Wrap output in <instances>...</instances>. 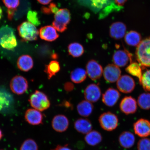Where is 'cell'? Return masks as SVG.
<instances>
[{
	"mask_svg": "<svg viewBox=\"0 0 150 150\" xmlns=\"http://www.w3.org/2000/svg\"><path fill=\"white\" fill-rule=\"evenodd\" d=\"M0 45L9 50L13 49L17 46V41L13 28L7 25L0 28Z\"/></svg>",
	"mask_w": 150,
	"mask_h": 150,
	"instance_id": "1",
	"label": "cell"
},
{
	"mask_svg": "<svg viewBox=\"0 0 150 150\" xmlns=\"http://www.w3.org/2000/svg\"><path fill=\"white\" fill-rule=\"evenodd\" d=\"M135 54L137 60L142 66L150 67V37L141 41L137 46Z\"/></svg>",
	"mask_w": 150,
	"mask_h": 150,
	"instance_id": "2",
	"label": "cell"
},
{
	"mask_svg": "<svg viewBox=\"0 0 150 150\" xmlns=\"http://www.w3.org/2000/svg\"><path fill=\"white\" fill-rule=\"evenodd\" d=\"M29 102L33 108L40 111L48 109L50 106V100L47 96L38 91H36L32 94Z\"/></svg>",
	"mask_w": 150,
	"mask_h": 150,
	"instance_id": "3",
	"label": "cell"
},
{
	"mask_svg": "<svg viewBox=\"0 0 150 150\" xmlns=\"http://www.w3.org/2000/svg\"><path fill=\"white\" fill-rule=\"evenodd\" d=\"M19 35L24 41L37 40L39 31L35 25L29 22H24L18 28Z\"/></svg>",
	"mask_w": 150,
	"mask_h": 150,
	"instance_id": "4",
	"label": "cell"
},
{
	"mask_svg": "<svg viewBox=\"0 0 150 150\" xmlns=\"http://www.w3.org/2000/svg\"><path fill=\"white\" fill-rule=\"evenodd\" d=\"M100 126L105 130L113 131L117 128L119 123V119L115 114L110 112H104L99 117Z\"/></svg>",
	"mask_w": 150,
	"mask_h": 150,
	"instance_id": "5",
	"label": "cell"
},
{
	"mask_svg": "<svg viewBox=\"0 0 150 150\" xmlns=\"http://www.w3.org/2000/svg\"><path fill=\"white\" fill-rule=\"evenodd\" d=\"M10 87L13 93L17 95H22L25 93L28 89V82L24 77L16 76L11 80Z\"/></svg>",
	"mask_w": 150,
	"mask_h": 150,
	"instance_id": "6",
	"label": "cell"
},
{
	"mask_svg": "<svg viewBox=\"0 0 150 150\" xmlns=\"http://www.w3.org/2000/svg\"><path fill=\"white\" fill-rule=\"evenodd\" d=\"M132 55L128 50L124 49L116 51L112 56V61L114 64L119 67H123L131 63Z\"/></svg>",
	"mask_w": 150,
	"mask_h": 150,
	"instance_id": "7",
	"label": "cell"
},
{
	"mask_svg": "<svg viewBox=\"0 0 150 150\" xmlns=\"http://www.w3.org/2000/svg\"><path fill=\"white\" fill-rule=\"evenodd\" d=\"M117 87L121 92L128 93L134 91L136 84L134 80L130 76L124 75L117 81Z\"/></svg>",
	"mask_w": 150,
	"mask_h": 150,
	"instance_id": "8",
	"label": "cell"
},
{
	"mask_svg": "<svg viewBox=\"0 0 150 150\" xmlns=\"http://www.w3.org/2000/svg\"><path fill=\"white\" fill-rule=\"evenodd\" d=\"M86 72L92 80L96 81L99 79L102 76L103 67L95 60H90L86 66Z\"/></svg>",
	"mask_w": 150,
	"mask_h": 150,
	"instance_id": "9",
	"label": "cell"
},
{
	"mask_svg": "<svg viewBox=\"0 0 150 150\" xmlns=\"http://www.w3.org/2000/svg\"><path fill=\"white\" fill-rule=\"evenodd\" d=\"M103 72L105 80L108 83H112L119 79L121 76V71L117 66L109 64L105 67Z\"/></svg>",
	"mask_w": 150,
	"mask_h": 150,
	"instance_id": "10",
	"label": "cell"
},
{
	"mask_svg": "<svg viewBox=\"0 0 150 150\" xmlns=\"http://www.w3.org/2000/svg\"><path fill=\"white\" fill-rule=\"evenodd\" d=\"M133 127L135 134L140 137H146L150 135V121L149 120H138L134 124Z\"/></svg>",
	"mask_w": 150,
	"mask_h": 150,
	"instance_id": "11",
	"label": "cell"
},
{
	"mask_svg": "<svg viewBox=\"0 0 150 150\" xmlns=\"http://www.w3.org/2000/svg\"><path fill=\"white\" fill-rule=\"evenodd\" d=\"M120 108L126 115L135 113L137 109L136 99L131 96L125 97L120 103Z\"/></svg>",
	"mask_w": 150,
	"mask_h": 150,
	"instance_id": "12",
	"label": "cell"
},
{
	"mask_svg": "<svg viewBox=\"0 0 150 150\" xmlns=\"http://www.w3.org/2000/svg\"><path fill=\"white\" fill-rule=\"evenodd\" d=\"M52 126L56 132L62 133L68 129L69 121L68 118L63 114H58L54 116L52 121Z\"/></svg>",
	"mask_w": 150,
	"mask_h": 150,
	"instance_id": "13",
	"label": "cell"
},
{
	"mask_svg": "<svg viewBox=\"0 0 150 150\" xmlns=\"http://www.w3.org/2000/svg\"><path fill=\"white\" fill-rule=\"evenodd\" d=\"M101 94L100 88L97 84L94 83L89 84L84 91V96L86 100L92 103L98 101L100 98Z\"/></svg>",
	"mask_w": 150,
	"mask_h": 150,
	"instance_id": "14",
	"label": "cell"
},
{
	"mask_svg": "<svg viewBox=\"0 0 150 150\" xmlns=\"http://www.w3.org/2000/svg\"><path fill=\"white\" fill-rule=\"evenodd\" d=\"M120 96V93L117 90L109 88L103 95L102 100L106 106L112 107L117 104Z\"/></svg>",
	"mask_w": 150,
	"mask_h": 150,
	"instance_id": "15",
	"label": "cell"
},
{
	"mask_svg": "<svg viewBox=\"0 0 150 150\" xmlns=\"http://www.w3.org/2000/svg\"><path fill=\"white\" fill-rule=\"evenodd\" d=\"M25 118L28 123L33 125L42 124L44 119L42 114L40 111L32 108L29 109L26 111Z\"/></svg>",
	"mask_w": 150,
	"mask_h": 150,
	"instance_id": "16",
	"label": "cell"
},
{
	"mask_svg": "<svg viewBox=\"0 0 150 150\" xmlns=\"http://www.w3.org/2000/svg\"><path fill=\"white\" fill-rule=\"evenodd\" d=\"M127 30L125 24L121 22H116L112 24L110 29V35L112 38L119 40L125 36Z\"/></svg>",
	"mask_w": 150,
	"mask_h": 150,
	"instance_id": "17",
	"label": "cell"
},
{
	"mask_svg": "<svg viewBox=\"0 0 150 150\" xmlns=\"http://www.w3.org/2000/svg\"><path fill=\"white\" fill-rule=\"evenodd\" d=\"M39 33L41 39L49 42L55 40L59 36L55 28L50 25L41 28Z\"/></svg>",
	"mask_w": 150,
	"mask_h": 150,
	"instance_id": "18",
	"label": "cell"
},
{
	"mask_svg": "<svg viewBox=\"0 0 150 150\" xmlns=\"http://www.w3.org/2000/svg\"><path fill=\"white\" fill-rule=\"evenodd\" d=\"M74 126L76 130L82 134H87L93 129V125L89 119L79 118L75 121Z\"/></svg>",
	"mask_w": 150,
	"mask_h": 150,
	"instance_id": "19",
	"label": "cell"
},
{
	"mask_svg": "<svg viewBox=\"0 0 150 150\" xmlns=\"http://www.w3.org/2000/svg\"><path fill=\"white\" fill-rule=\"evenodd\" d=\"M119 142L121 147L125 149H129L134 145L135 137L130 131H124L119 137Z\"/></svg>",
	"mask_w": 150,
	"mask_h": 150,
	"instance_id": "20",
	"label": "cell"
},
{
	"mask_svg": "<svg viewBox=\"0 0 150 150\" xmlns=\"http://www.w3.org/2000/svg\"><path fill=\"white\" fill-rule=\"evenodd\" d=\"M76 108L78 114L80 116L82 117H88L92 113L94 106L91 102L89 101L82 100L79 103Z\"/></svg>",
	"mask_w": 150,
	"mask_h": 150,
	"instance_id": "21",
	"label": "cell"
},
{
	"mask_svg": "<svg viewBox=\"0 0 150 150\" xmlns=\"http://www.w3.org/2000/svg\"><path fill=\"white\" fill-rule=\"evenodd\" d=\"M17 66L20 70L24 72H28L33 67V61L32 58L28 55L20 56L18 60Z\"/></svg>",
	"mask_w": 150,
	"mask_h": 150,
	"instance_id": "22",
	"label": "cell"
},
{
	"mask_svg": "<svg viewBox=\"0 0 150 150\" xmlns=\"http://www.w3.org/2000/svg\"><path fill=\"white\" fill-rule=\"evenodd\" d=\"M84 139L88 145L94 146L98 145L102 142L103 137L99 131L94 130L86 134Z\"/></svg>",
	"mask_w": 150,
	"mask_h": 150,
	"instance_id": "23",
	"label": "cell"
},
{
	"mask_svg": "<svg viewBox=\"0 0 150 150\" xmlns=\"http://www.w3.org/2000/svg\"><path fill=\"white\" fill-rule=\"evenodd\" d=\"M141 35L139 33L136 31H129L125 35V42L129 46H137L141 42Z\"/></svg>",
	"mask_w": 150,
	"mask_h": 150,
	"instance_id": "24",
	"label": "cell"
},
{
	"mask_svg": "<svg viewBox=\"0 0 150 150\" xmlns=\"http://www.w3.org/2000/svg\"><path fill=\"white\" fill-rule=\"evenodd\" d=\"M13 101L11 94L7 91L0 90V111L9 108L12 104Z\"/></svg>",
	"mask_w": 150,
	"mask_h": 150,
	"instance_id": "25",
	"label": "cell"
},
{
	"mask_svg": "<svg viewBox=\"0 0 150 150\" xmlns=\"http://www.w3.org/2000/svg\"><path fill=\"white\" fill-rule=\"evenodd\" d=\"M54 18L56 21L67 25L70 21V11L67 8L60 9L55 14Z\"/></svg>",
	"mask_w": 150,
	"mask_h": 150,
	"instance_id": "26",
	"label": "cell"
},
{
	"mask_svg": "<svg viewBox=\"0 0 150 150\" xmlns=\"http://www.w3.org/2000/svg\"><path fill=\"white\" fill-rule=\"evenodd\" d=\"M87 73L84 69L76 68L71 72L70 74L71 79L76 83H82L87 78Z\"/></svg>",
	"mask_w": 150,
	"mask_h": 150,
	"instance_id": "27",
	"label": "cell"
},
{
	"mask_svg": "<svg viewBox=\"0 0 150 150\" xmlns=\"http://www.w3.org/2000/svg\"><path fill=\"white\" fill-rule=\"evenodd\" d=\"M67 49L69 55L74 58L80 57L84 52L83 46L78 42L71 43L69 45Z\"/></svg>",
	"mask_w": 150,
	"mask_h": 150,
	"instance_id": "28",
	"label": "cell"
},
{
	"mask_svg": "<svg viewBox=\"0 0 150 150\" xmlns=\"http://www.w3.org/2000/svg\"><path fill=\"white\" fill-rule=\"evenodd\" d=\"M60 69V65L59 62L54 60L46 65L45 72L47 75L48 79H50L59 72Z\"/></svg>",
	"mask_w": 150,
	"mask_h": 150,
	"instance_id": "29",
	"label": "cell"
},
{
	"mask_svg": "<svg viewBox=\"0 0 150 150\" xmlns=\"http://www.w3.org/2000/svg\"><path fill=\"white\" fill-rule=\"evenodd\" d=\"M141 66L139 63L137 62L131 63L125 69V71L128 74L137 78L140 82L142 75Z\"/></svg>",
	"mask_w": 150,
	"mask_h": 150,
	"instance_id": "30",
	"label": "cell"
},
{
	"mask_svg": "<svg viewBox=\"0 0 150 150\" xmlns=\"http://www.w3.org/2000/svg\"><path fill=\"white\" fill-rule=\"evenodd\" d=\"M138 104L142 109H150V93H144L140 94L138 97Z\"/></svg>",
	"mask_w": 150,
	"mask_h": 150,
	"instance_id": "31",
	"label": "cell"
},
{
	"mask_svg": "<svg viewBox=\"0 0 150 150\" xmlns=\"http://www.w3.org/2000/svg\"><path fill=\"white\" fill-rule=\"evenodd\" d=\"M139 83L145 91H150V70L146 71L142 74Z\"/></svg>",
	"mask_w": 150,
	"mask_h": 150,
	"instance_id": "32",
	"label": "cell"
},
{
	"mask_svg": "<svg viewBox=\"0 0 150 150\" xmlns=\"http://www.w3.org/2000/svg\"><path fill=\"white\" fill-rule=\"evenodd\" d=\"M20 150H38V146L34 140L29 139L22 143Z\"/></svg>",
	"mask_w": 150,
	"mask_h": 150,
	"instance_id": "33",
	"label": "cell"
},
{
	"mask_svg": "<svg viewBox=\"0 0 150 150\" xmlns=\"http://www.w3.org/2000/svg\"><path fill=\"white\" fill-rule=\"evenodd\" d=\"M27 18L28 22L35 26H38L40 24L38 16L37 13L36 11L32 10H29L28 11L27 15Z\"/></svg>",
	"mask_w": 150,
	"mask_h": 150,
	"instance_id": "34",
	"label": "cell"
},
{
	"mask_svg": "<svg viewBox=\"0 0 150 150\" xmlns=\"http://www.w3.org/2000/svg\"><path fill=\"white\" fill-rule=\"evenodd\" d=\"M7 10L16 11L20 4V0H3Z\"/></svg>",
	"mask_w": 150,
	"mask_h": 150,
	"instance_id": "35",
	"label": "cell"
},
{
	"mask_svg": "<svg viewBox=\"0 0 150 150\" xmlns=\"http://www.w3.org/2000/svg\"><path fill=\"white\" fill-rule=\"evenodd\" d=\"M138 150H150V139L142 138L138 142Z\"/></svg>",
	"mask_w": 150,
	"mask_h": 150,
	"instance_id": "36",
	"label": "cell"
},
{
	"mask_svg": "<svg viewBox=\"0 0 150 150\" xmlns=\"http://www.w3.org/2000/svg\"><path fill=\"white\" fill-rule=\"evenodd\" d=\"M91 5L97 9L102 8L108 4L109 0H91Z\"/></svg>",
	"mask_w": 150,
	"mask_h": 150,
	"instance_id": "37",
	"label": "cell"
},
{
	"mask_svg": "<svg viewBox=\"0 0 150 150\" xmlns=\"http://www.w3.org/2000/svg\"><path fill=\"white\" fill-rule=\"evenodd\" d=\"M52 25L55 29L59 32H63L67 29V25L59 23L55 20L52 22Z\"/></svg>",
	"mask_w": 150,
	"mask_h": 150,
	"instance_id": "38",
	"label": "cell"
},
{
	"mask_svg": "<svg viewBox=\"0 0 150 150\" xmlns=\"http://www.w3.org/2000/svg\"><path fill=\"white\" fill-rule=\"evenodd\" d=\"M64 89L67 92H71L74 90V84L71 82H66L64 84Z\"/></svg>",
	"mask_w": 150,
	"mask_h": 150,
	"instance_id": "39",
	"label": "cell"
},
{
	"mask_svg": "<svg viewBox=\"0 0 150 150\" xmlns=\"http://www.w3.org/2000/svg\"><path fill=\"white\" fill-rule=\"evenodd\" d=\"M50 150H72L68 147V145L67 144L64 146L58 145L56 147Z\"/></svg>",
	"mask_w": 150,
	"mask_h": 150,
	"instance_id": "40",
	"label": "cell"
},
{
	"mask_svg": "<svg viewBox=\"0 0 150 150\" xmlns=\"http://www.w3.org/2000/svg\"><path fill=\"white\" fill-rule=\"evenodd\" d=\"M52 13L55 14L56 12L59 11V9L58 8L55 4L52 3L50 4L49 6Z\"/></svg>",
	"mask_w": 150,
	"mask_h": 150,
	"instance_id": "41",
	"label": "cell"
},
{
	"mask_svg": "<svg viewBox=\"0 0 150 150\" xmlns=\"http://www.w3.org/2000/svg\"><path fill=\"white\" fill-rule=\"evenodd\" d=\"M118 6L123 7L127 0H112Z\"/></svg>",
	"mask_w": 150,
	"mask_h": 150,
	"instance_id": "42",
	"label": "cell"
},
{
	"mask_svg": "<svg viewBox=\"0 0 150 150\" xmlns=\"http://www.w3.org/2000/svg\"><path fill=\"white\" fill-rule=\"evenodd\" d=\"M42 11L45 14H52L51 11L49 7H43L42 8Z\"/></svg>",
	"mask_w": 150,
	"mask_h": 150,
	"instance_id": "43",
	"label": "cell"
},
{
	"mask_svg": "<svg viewBox=\"0 0 150 150\" xmlns=\"http://www.w3.org/2000/svg\"><path fill=\"white\" fill-rule=\"evenodd\" d=\"M52 0H37V1L41 4L46 5L49 4L51 2Z\"/></svg>",
	"mask_w": 150,
	"mask_h": 150,
	"instance_id": "44",
	"label": "cell"
},
{
	"mask_svg": "<svg viewBox=\"0 0 150 150\" xmlns=\"http://www.w3.org/2000/svg\"><path fill=\"white\" fill-rule=\"evenodd\" d=\"M51 57L52 59L55 60L59 58V55L57 53H54L52 54Z\"/></svg>",
	"mask_w": 150,
	"mask_h": 150,
	"instance_id": "45",
	"label": "cell"
},
{
	"mask_svg": "<svg viewBox=\"0 0 150 150\" xmlns=\"http://www.w3.org/2000/svg\"><path fill=\"white\" fill-rule=\"evenodd\" d=\"M3 16V11L1 6H0V20H1Z\"/></svg>",
	"mask_w": 150,
	"mask_h": 150,
	"instance_id": "46",
	"label": "cell"
},
{
	"mask_svg": "<svg viewBox=\"0 0 150 150\" xmlns=\"http://www.w3.org/2000/svg\"><path fill=\"white\" fill-rule=\"evenodd\" d=\"M3 136V133L1 129H0V140L1 139Z\"/></svg>",
	"mask_w": 150,
	"mask_h": 150,
	"instance_id": "47",
	"label": "cell"
},
{
	"mask_svg": "<svg viewBox=\"0 0 150 150\" xmlns=\"http://www.w3.org/2000/svg\"></svg>",
	"mask_w": 150,
	"mask_h": 150,
	"instance_id": "48",
	"label": "cell"
}]
</instances>
